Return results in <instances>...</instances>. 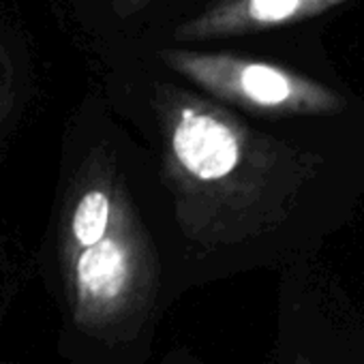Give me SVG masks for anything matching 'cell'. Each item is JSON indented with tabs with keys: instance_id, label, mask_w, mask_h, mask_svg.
Wrapping results in <instances>:
<instances>
[{
	"instance_id": "cell-3",
	"label": "cell",
	"mask_w": 364,
	"mask_h": 364,
	"mask_svg": "<svg viewBox=\"0 0 364 364\" xmlns=\"http://www.w3.org/2000/svg\"><path fill=\"white\" fill-rule=\"evenodd\" d=\"M347 0H223L178 31V39H217L262 33L323 16Z\"/></svg>"
},
{
	"instance_id": "cell-2",
	"label": "cell",
	"mask_w": 364,
	"mask_h": 364,
	"mask_svg": "<svg viewBox=\"0 0 364 364\" xmlns=\"http://www.w3.org/2000/svg\"><path fill=\"white\" fill-rule=\"evenodd\" d=\"M71 281L77 311L88 317L112 313L127 296L135 274V245L124 228L122 206L103 238L71 247Z\"/></svg>"
},
{
	"instance_id": "cell-4",
	"label": "cell",
	"mask_w": 364,
	"mask_h": 364,
	"mask_svg": "<svg viewBox=\"0 0 364 364\" xmlns=\"http://www.w3.org/2000/svg\"><path fill=\"white\" fill-rule=\"evenodd\" d=\"M116 208L109 191L99 187L84 191L77 198L69 221L71 247H86L103 238L114 221Z\"/></svg>"
},
{
	"instance_id": "cell-5",
	"label": "cell",
	"mask_w": 364,
	"mask_h": 364,
	"mask_svg": "<svg viewBox=\"0 0 364 364\" xmlns=\"http://www.w3.org/2000/svg\"><path fill=\"white\" fill-rule=\"evenodd\" d=\"M291 364H315L306 353H296V358L291 360Z\"/></svg>"
},
{
	"instance_id": "cell-1",
	"label": "cell",
	"mask_w": 364,
	"mask_h": 364,
	"mask_svg": "<svg viewBox=\"0 0 364 364\" xmlns=\"http://www.w3.org/2000/svg\"><path fill=\"white\" fill-rule=\"evenodd\" d=\"M161 58L204 90L247 109L277 116H336L347 107L334 88L272 63L204 52H163Z\"/></svg>"
}]
</instances>
